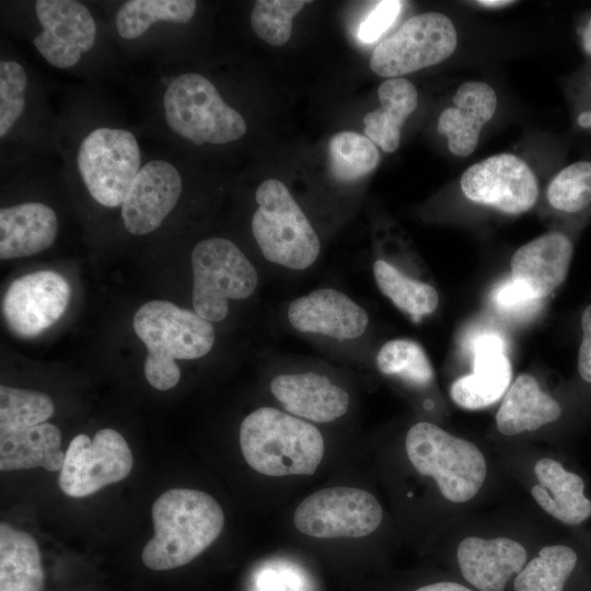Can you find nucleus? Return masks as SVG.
Returning a JSON list of instances; mask_svg holds the SVG:
<instances>
[{
  "label": "nucleus",
  "mask_w": 591,
  "mask_h": 591,
  "mask_svg": "<svg viewBox=\"0 0 591 591\" xmlns=\"http://www.w3.org/2000/svg\"><path fill=\"white\" fill-rule=\"evenodd\" d=\"M534 473L538 483L531 488V494L547 514L569 526H580L591 520V499L584 493L586 484L580 475L549 457L540 460Z\"/></svg>",
  "instance_id": "4be33fe9"
},
{
  "label": "nucleus",
  "mask_w": 591,
  "mask_h": 591,
  "mask_svg": "<svg viewBox=\"0 0 591 591\" xmlns=\"http://www.w3.org/2000/svg\"><path fill=\"white\" fill-rule=\"evenodd\" d=\"M382 518V507L369 491L331 487L303 499L294 511L293 523L312 537H361L373 533Z\"/></svg>",
  "instance_id": "9d476101"
},
{
  "label": "nucleus",
  "mask_w": 591,
  "mask_h": 591,
  "mask_svg": "<svg viewBox=\"0 0 591 591\" xmlns=\"http://www.w3.org/2000/svg\"><path fill=\"white\" fill-rule=\"evenodd\" d=\"M373 275L381 292L414 320L429 315L437 309L439 296L432 286L405 276L382 259L373 264Z\"/></svg>",
  "instance_id": "c756f323"
},
{
  "label": "nucleus",
  "mask_w": 591,
  "mask_h": 591,
  "mask_svg": "<svg viewBox=\"0 0 591 591\" xmlns=\"http://www.w3.org/2000/svg\"><path fill=\"white\" fill-rule=\"evenodd\" d=\"M181 193L182 177L171 162L146 163L120 206L126 230L135 235L157 230L177 204Z\"/></svg>",
  "instance_id": "2eb2a0df"
},
{
  "label": "nucleus",
  "mask_w": 591,
  "mask_h": 591,
  "mask_svg": "<svg viewBox=\"0 0 591 591\" xmlns=\"http://www.w3.org/2000/svg\"><path fill=\"white\" fill-rule=\"evenodd\" d=\"M309 1L258 0L251 13V25L256 35L271 46L286 44L292 32V19Z\"/></svg>",
  "instance_id": "f704fd0d"
},
{
  "label": "nucleus",
  "mask_w": 591,
  "mask_h": 591,
  "mask_svg": "<svg viewBox=\"0 0 591 591\" xmlns=\"http://www.w3.org/2000/svg\"><path fill=\"white\" fill-rule=\"evenodd\" d=\"M58 220L42 202H24L0 210V257L10 259L38 254L55 242Z\"/></svg>",
  "instance_id": "b1692460"
},
{
  "label": "nucleus",
  "mask_w": 591,
  "mask_h": 591,
  "mask_svg": "<svg viewBox=\"0 0 591 591\" xmlns=\"http://www.w3.org/2000/svg\"><path fill=\"white\" fill-rule=\"evenodd\" d=\"M54 409L44 393L0 386V430L43 424Z\"/></svg>",
  "instance_id": "72a5a7b5"
},
{
  "label": "nucleus",
  "mask_w": 591,
  "mask_h": 591,
  "mask_svg": "<svg viewBox=\"0 0 591 591\" xmlns=\"http://www.w3.org/2000/svg\"><path fill=\"white\" fill-rule=\"evenodd\" d=\"M256 201L251 225L264 257L291 269L310 267L320 254V239L286 185L276 178L264 181Z\"/></svg>",
  "instance_id": "39448f33"
},
{
  "label": "nucleus",
  "mask_w": 591,
  "mask_h": 591,
  "mask_svg": "<svg viewBox=\"0 0 591 591\" xmlns=\"http://www.w3.org/2000/svg\"><path fill=\"white\" fill-rule=\"evenodd\" d=\"M512 591H591V572L577 549L547 545L513 579Z\"/></svg>",
  "instance_id": "5701e85b"
},
{
  "label": "nucleus",
  "mask_w": 591,
  "mask_h": 591,
  "mask_svg": "<svg viewBox=\"0 0 591 591\" xmlns=\"http://www.w3.org/2000/svg\"><path fill=\"white\" fill-rule=\"evenodd\" d=\"M132 463V453L116 430L101 429L92 440L81 433L68 445L58 483L66 495L85 497L127 477Z\"/></svg>",
  "instance_id": "9b49d317"
},
{
  "label": "nucleus",
  "mask_w": 591,
  "mask_h": 591,
  "mask_svg": "<svg viewBox=\"0 0 591 591\" xmlns=\"http://www.w3.org/2000/svg\"><path fill=\"white\" fill-rule=\"evenodd\" d=\"M240 445L253 470L275 477L312 475L324 454L315 426L273 407H260L244 418Z\"/></svg>",
  "instance_id": "7ed1b4c3"
},
{
  "label": "nucleus",
  "mask_w": 591,
  "mask_h": 591,
  "mask_svg": "<svg viewBox=\"0 0 591 591\" xmlns=\"http://www.w3.org/2000/svg\"><path fill=\"white\" fill-rule=\"evenodd\" d=\"M376 366L385 375H394L416 386L432 380V368L422 347L409 339L385 343L376 355Z\"/></svg>",
  "instance_id": "2f4dec72"
},
{
  "label": "nucleus",
  "mask_w": 591,
  "mask_h": 591,
  "mask_svg": "<svg viewBox=\"0 0 591 591\" xmlns=\"http://www.w3.org/2000/svg\"><path fill=\"white\" fill-rule=\"evenodd\" d=\"M154 536L142 551L143 564L152 570H170L194 560L219 536L224 514L207 493L173 488L152 506Z\"/></svg>",
  "instance_id": "f257e3e1"
},
{
  "label": "nucleus",
  "mask_w": 591,
  "mask_h": 591,
  "mask_svg": "<svg viewBox=\"0 0 591 591\" xmlns=\"http://www.w3.org/2000/svg\"><path fill=\"white\" fill-rule=\"evenodd\" d=\"M573 254L571 237L554 231L519 247L512 255L511 280L531 297L542 300L566 279Z\"/></svg>",
  "instance_id": "f3484780"
},
{
  "label": "nucleus",
  "mask_w": 591,
  "mask_h": 591,
  "mask_svg": "<svg viewBox=\"0 0 591 591\" xmlns=\"http://www.w3.org/2000/svg\"><path fill=\"white\" fill-rule=\"evenodd\" d=\"M405 447L415 470L432 477L445 499L466 502L482 488L487 466L474 443L421 421L408 430Z\"/></svg>",
  "instance_id": "20e7f679"
},
{
  "label": "nucleus",
  "mask_w": 591,
  "mask_h": 591,
  "mask_svg": "<svg viewBox=\"0 0 591 591\" xmlns=\"http://www.w3.org/2000/svg\"><path fill=\"white\" fill-rule=\"evenodd\" d=\"M70 286L56 271L38 270L16 278L7 289L2 313L9 329L19 337H34L66 312Z\"/></svg>",
  "instance_id": "ddd939ff"
},
{
  "label": "nucleus",
  "mask_w": 591,
  "mask_h": 591,
  "mask_svg": "<svg viewBox=\"0 0 591 591\" xmlns=\"http://www.w3.org/2000/svg\"><path fill=\"white\" fill-rule=\"evenodd\" d=\"M288 320L301 333L328 336L339 340L361 336L369 323L364 309L347 294L331 289H316L292 301Z\"/></svg>",
  "instance_id": "a211bd4d"
},
{
  "label": "nucleus",
  "mask_w": 591,
  "mask_h": 591,
  "mask_svg": "<svg viewBox=\"0 0 591 591\" xmlns=\"http://www.w3.org/2000/svg\"><path fill=\"white\" fill-rule=\"evenodd\" d=\"M196 7L194 0H129L116 13V30L121 37L135 39L158 21L187 23Z\"/></svg>",
  "instance_id": "c85d7f7f"
},
{
  "label": "nucleus",
  "mask_w": 591,
  "mask_h": 591,
  "mask_svg": "<svg viewBox=\"0 0 591 591\" xmlns=\"http://www.w3.org/2000/svg\"><path fill=\"white\" fill-rule=\"evenodd\" d=\"M379 161L378 148L367 136L341 131L329 140V172L338 182L352 183L364 177L378 166Z\"/></svg>",
  "instance_id": "7c9ffc66"
},
{
  "label": "nucleus",
  "mask_w": 591,
  "mask_h": 591,
  "mask_svg": "<svg viewBox=\"0 0 591 591\" xmlns=\"http://www.w3.org/2000/svg\"><path fill=\"white\" fill-rule=\"evenodd\" d=\"M454 106L442 111L437 130L448 138V148L456 157H467L475 150L482 128L495 115V90L480 81L462 83L453 96Z\"/></svg>",
  "instance_id": "412c9836"
},
{
  "label": "nucleus",
  "mask_w": 591,
  "mask_h": 591,
  "mask_svg": "<svg viewBox=\"0 0 591 591\" xmlns=\"http://www.w3.org/2000/svg\"><path fill=\"white\" fill-rule=\"evenodd\" d=\"M28 84L24 67L14 60L0 62V137L9 132L23 113Z\"/></svg>",
  "instance_id": "c9c22d12"
},
{
  "label": "nucleus",
  "mask_w": 591,
  "mask_h": 591,
  "mask_svg": "<svg viewBox=\"0 0 591 591\" xmlns=\"http://www.w3.org/2000/svg\"><path fill=\"white\" fill-rule=\"evenodd\" d=\"M456 43V30L447 15L420 13L374 48L370 68L383 78H401L443 61L453 54Z\"/></svg>",
  "instance_id": "1a4fd4ad"
},
{
  "label": "nucleus",
  "mask_w": 591,
  "mask_h": 591,
  "mask_svg": "<svg viewBox=\"0 0 591 591\" xmlns=\"http://www.w3.org/2000/svg\"><path fill=\"white\" fill-rule=\"evenodd\" d=\"M561 413L560 404L541 390L534 376L521 374L505 395L496 414V425L502 434L514 436L554 422Z\"/></svg>",
  "instance_id": "a878e982"
},
{
  "label": "nucleus",
  "mask_w": 591,
  "mask_h": 591,
  "mask_svg": "<svg viewBox=\"0 0 591 591\" xmlns=\"http://www.w3.org/2000/svg\"><path fill=\"white\" fill-rule=\"evenodd\" d=\"M413 591H476L465 582L438 580L417 587Z\"/></svg>",
  "instance_id": "ea45409f"
},
{
  "label": "nucleus",
  "mask_w": 591,
  "mask_h": 591,
  "mask_svg": "<svg viewBox=\"0 0 591 591\" xmlns=\"http://www.w3.org/2000/svg\"><path fill=\"white\" fill-rule=\"evenodd\" d=\"M465 197L501 212L518 215L531 209L538 197L534 172L519 157L491 155L467 167L460 181Z\"/></svg>",
  "instance_id": "f8f14e48"
},
{
  "label": "nucleus",
  "mask_w": 591,
  "mask_h": 591,
  "mask_svg": "<svg viewBox=\"0 0 591 591\" xmlns=\"http://www.w3.org/2000/svg\"><path fill=\"white\" fill-rule=\"evenodd\" d=\"M270 391L283 408L296 417L329 422L348 409V393L327 376L314 372L276 375Z\"/></svg>",
  "instance_id": "aec40b11"
},
{
  "label": "nucleus",
  "mask_w": 591,
  "mask_h": 591,
  "mask_svg": "<svg viewBox=\"0 0 591 591\" xmlns=\"http://www.w3.org/2000/svg\"><path fill=\"white\" fill-rule=\"evenodd\" d=\"M403 1L384 0L375 4L358 27V38L363 43L378 40L395 22Z\"/></svg>",
  "instance_id": "4c0bfd02"
},
{
  "label": "nucleus",
  "mask_w": 591,
  "mask_h": 591,
  "mask_svg": "<svg viewBox=\"0 0 591 591\" xmlns=\"http://www.w3.org/2000/svg\"><path fill=\"white\" fill-rule=\"evenodd\" d=\"M491 300L499 312L512 317L530 315L541 303V300L528 294L511 278L496 287Z\"/></svg>",
  "instance_id": "e433bc0d"
},
{
  "label": "nucleus",
  "mask_w": 591,
  "mask_h": 591,
  "mask_svg": "<svg viewBox=\"0 0 591 591\" xmlns=\"http://www.w3.org/2000/svg\"><path fill=\"white\" fill-rule=\"evenodd\" d=\"M381 106L363 117L364 135L383 151L397 150L401 129L418 105L415 85L404 78H391L378 89Z\"/></svg>",
  "instance_id": "bb28decb"
},
{
  "label": "nucleus",
  "mask_w": 591,
  "mask_h": 591,
  "mask_svg": "<svg viewBox=\"0 0 591 591\" xmlns=\"http://www.w3.org/2000/svg\"><path fill=\"white\" fill-rule=\"evenodd\" d=\"M591 88V80H590ZM577 124L583 129H591V106L578 112L576 117Z\"/></svg>",
  "instance_id": "79ce46f5"
},
{
  "label": "nucleus",
  "mask_w": 591,
  "mask_h": 591,
  "mask_svg": "<svg viewBox=\"0 0 591 591\" xmlns=\"http://www.w3.org/2000/svg\"><path fill=\"white\" fill-rule=\"evenodd\" d=\"M45 582L35 538L8 523L0 524V591H40Z\"/></svg>",
  "instance_id": "cd10ccee"
},
{
  "label": "nucleus",
  "mask_w": 591,
  "mask_h": 591,
  "mask_svg": "<svg viewBox=\"0 0 591 591\" xmlns=\"http://www.w3.org/2000/svg\"><path fill=\"white\" fill-rule=\"evenodd\" d=\"M136 137L121 128L100 127L81 142L77 165L92 198L105 207L121 206L140 171Z\"/></svg>",
  "instance_id": "6e6552de"
},
{
  "label": "nucleus",
  "mask_w": 591,
  "mask_h": 591,
  "mask_svg": "<svg viewBox=\"0 0 591 591\" xmlns=\"http://www.w3.org/2000/svg\"><path fill=\"white\" fill-rule=\"evenodd\" d=\"M503 340L485 333L472 341L473 372L451 386L453 402L465 409H479L497 402L509 386L512 371Z\"/></svg>",
  "instance_id": "6ab92c4d"
},
{
  "label": "nucleus",
  "mask_w": 591,
  "mask_h": 591,
  "mask_svg": "<svg viewBox=\"0 0 591 591\" xmlns=\"http://www.w3.org/2000/svg\"><path fill=\"white\" fill-rule=\"evenodd\" d=\"M134 329L148 349L144 376L160 391L170 390L179 381L181 371L175 359L201 358L215 343L211 322L162 300L147 302L137 310Z\"/></svg>",
  "instance_id": "f03ea898"
},
{
  "label": "nucleus",
  "mask_w": 591,
  "mask_h": 591,
  "mask_svg": "<svg viewBox=\"0 0 591 591\" xmlns=\"http://www.w3.org/2000/svg\"><path fill=\"white\" fill-rule=\"evenodd\" d=\"M162 103L169 128L197 146L232 142L246 132L242 115L199 73H183L170 81Z\"/></svg>",
  "instance_id": "423d86ee"
},
{
  "label": "nucleus",
  "mask_w": 591,
  "mask_h": 591,
  "mask_svg": "<svg viewBox=\"0 0 591 591\" xmlns=\"http://www.w3.org/2000/svg\"><path fill=\"white\" fill-rule=\"evenodd\" d=\"M60 445V430L49 422L0 430V470L40 466L49 472H60L65 461Z\"/></svg>",
  "instance_id": "393cba45"
},
{
  "label": "nucleus",
  "mask_w": 591,
  "mask_h": 591,
  "mask_svg": "<svg viewBox=\"0 0 591 591\" xmlns=\"http://www.w3.org/2000/svg\"><path fill=\"white\" fill-rule=\"evenodd\" d=\"M580 38L583 51L591 57V15L580 27Z\"/></svg>",
  "instance_id": "a19ab883"
},
{
  "label": "nucleus",
  "mask_w": 591,
  "mask_h": 591,
  "mask_svg": "<svg viewBox=\"0 0 591 591\" xmlns=\"http://www.w3.org/2000/svg\"><path fill=\"white\" fill-rule=\"evenodd\" d=\"M36 16L43 31L33 38L38 53L54 67L77 65L95 43L96 24L86 7L74 0H38Z\"/></svg>",
  "instance_id": "4468645a"
},
{
  "label": "nucleus",
  "mask_w": 591,
  "mask_h": 591,
  "mask_svg": "<svg viewBox=\"0 0 591 591\" xmlns=\"http://www.w3.org/2000/svg\"><path fill=\"white\" fill-rule=\"evenodd\" d=\"M546 198L555 210L577 215L591 206V161L561 169L549 182Z\"/></svg>",
  "instance_id": "473e14b6"
},
{
  "label": "nucleus",
  "mask_w": 591,
  "mask_h": 591,
  "mask_svg": "<svg viewBox=\"0 0 591 591\" xmlns=\"http://www.w3.org/2000/svg\"><path fill=\"white\" fill-rule=\"evenodd\" d=\"M193 305L209 322H220L229 312V300L251 297L258 276L243 252L230 240L210 237L192 253Z\"/></svg>",
  "instance_id": "0eeeda50"
},
{
  "label": "nucleus",
  "mask_w": 591,
  "mask_h": 591,
  "mask_svg": "<svg viewBox=\"0 0 591 591\" xmlns=\"http://www.w3.org/2000/svg\"><path fill=\"white\" fill-rule=\"evenodd\" d=\"M476 3H478L482 7L498 9V8H503V7L513 4L514 1H511V0H479V1H476Z\"/></svg>",
  "instance_id": "37998d69"
},
{
  "label": "nucleus",
  "mask_w": 591,
  "mask_h": 591,
  "mask_svg": "<svg viewBox=\"0 0 591 591\" xmlns=\"http://www.w3.org/2000/svg\"><path fill=\"white\" fill-rule=\"evenodd\" d=\"M582 339L578 351V373L583 382L591 384V304L581 316Z\"/></svg>",
  "instance_id": "58836bf2"
},
{
  "label": "nucleus",
  "mask_w": 591,
  "mask_h": 591,
  "mask_svg": "<svg viewBox=\"0 0 591 591\" xmlns=\"http://www.w3.org/2000/svg\"><path fill=\"white\" fill-rule=\"evenodd\" d=\"M526 563L524 546L508 537L470 536L456 548L459 572L476 591H507Z\"/></svg>",
  "instance_id": "dca6fc26"
}]
</instances>
